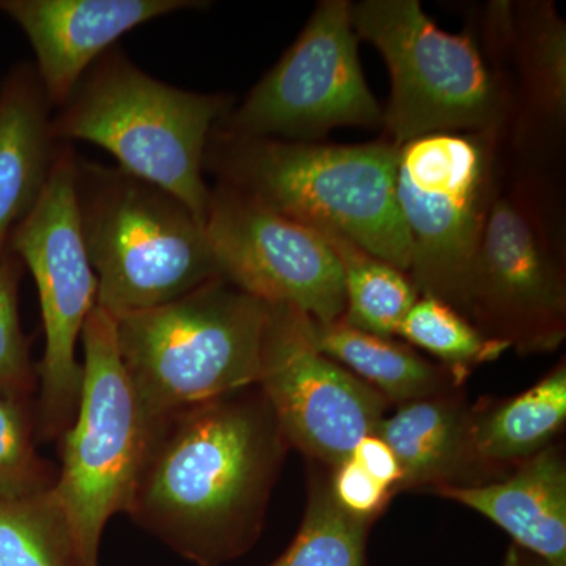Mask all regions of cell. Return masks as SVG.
<instances>
[{
    "instance_id": "1",
    "label": "cell",
    "mask_w": 566,
    "mask_h": 566,
    "mask_svg": "<svg viewBox=\"0 0 566 566\" xmlns=\"http://www.w3.org/2000/svg\"><path fill=\"white\" fill-rule=\"evenodd\" d=\"M290 444L251 386L151 424L126 515L197 566L244 556L262 535Z\"/></svg>"
},
{
    "instance_id": "2",
    "label": "cell",
    "mask_w": 566,
    "mask_h": 566,
    "mask_svg": "<svg viewBox=\"0 0 566 566\" xmlns=\"http://www.w3.org/2000/svg\"><path fill=\"white\" fill-rule=\"evenodd\" d=\"M397 159L390 142L318 145L212 129L205 170L263 207L408 273L412 245L397 202Z\"/></svg>"
},
{
    "instance_id": "3",
    "label": "cell",
    "mask_w": 566,
    "mask_h": 566,
    "mask_svg": "<svg viewBox=\"0 0 566 566\" xmlns=\"http://www.w3.org/2000/svg\"><path fill=\"white\" fill-rule=\"evenodd\" d=\"M230 104L229 96L156 80L114 46L52 115V133L66 144L98 145L122 170L172 193L205 223L211 193L203 178L205 153Z\"/></svg>"
},
{
    "instance_id": "4",
    "label": "cell",
    "mask_w": 566,
    "mask_h": 566,
    "mask_svg": "<svg viewBox=\"0 0 566 566\" xmlns=\"http://www.w3.org/2000/svg\"><path fill=\"white\" fill-rule=\"evenodd\" d=\"M74 189L96 305L114 318L222 279L205 223L172 193L80 156Z\"/></svg>"
},
{
    "instance_id": "5",
    "label": "cell",
    "mask_w": 566,
    "mask_h": 566,
    "mask_svg": "<svg viewBox=\"0 0 566 566\" xmlns=\"http://www.w3.org/2000/svg\"><path fill=\"white\" fill-rule=\"evenodd\" d=\"M270 304L223 279L115 316L123 367L150 424L259 381Z\"/></svg>"
},
{
    "instance_id": "6",
    "label": "cell",
    "mask_w": 566,
    "mask_h": 566,
    "mask_svg": "<svg viewBox=\"0 0 566 566\" xmlns=\"http://www.w3.org/2000/svg\"><path fill=\"white\" fill-rule=\"evenodd\" d=\"M80 406L61 436L54 495L71 543L73 566H99L104 528L128 512L151 424L123 367L114 316L95 305L81 335Z\"/></svg>"
},
{
    "instance_id": "7",
    "label": "cell",
    "mask_w": 566,
    "mask_h": 566,
    "mask_svg": "<svg viewBox=\"0 0 566 566\" xmlns=\"http://www.w3.org/2000/svg\"><path fill=\"white\" fill-rule=\"evenodd\" d=\"M352 20L357 39L374 44L389 69L382 126L390 144L441 133L497 136L510 96L471 32L442 31L417 0H364Z\"/></svg>"
},
{
    "instance_id": "8",
    "label": "cell",
    "mask_w": 566,
    "mask_h": 566,
    "mask_svg": "<svg viewBox=\"0 0 566 566\" xmlns=\"http://www.w3.org/2000/svg\"><path fill=\"white\" fill-rule=\"evenodd\" d=\"M76 151L61 142L39 202L10 237L9 252L31 271L43 318L36 436L61 439L80 406L82 363L77 345L98 297L77 212Z\"/></svg>"
},
{
    "instance_id": "9",
    "label": "cell",
    "mask_w": 566,
    "mask_h": 566,
    "mask_svg": "<svg viewBox=\"0 0 566 566\" xmlns=\"http://www.w3.org/2000/svg\"><path fill=\"white\" fill-rule=\"evenodd\" d=\"M493 136L441 133L398 147L397 202L409 238L408 274L420 296L463 314L494 197Z\"/></svg>"
},
{
    "instance_id": "10",
    "label": "cell",
    "mask_w": 566,
    "mask_h": 566,
    "mask_svg": "<svg viewBox=\"0 0 566 566\" xmlns=\"http://www.w3.org/2000/svg\"><path fill=\"white\" fill-rule=\"evenodd\" d=\"M352 2L323 0L293 46L214 132L230 137L312 142L338 126H382L365 81Z\"/></svg>"
},
{
    "instance_id": "11",
    "label": "cell",
    "mask_w": 566,
    "mask_h": 566,
    "mask_svg": "<svg viewBox=\"0 0 566 566\" xmlns=\"http://www.w3.org/2000/svg\"><path fill=\"white\" fill-rule=\"evenodd\" d=\"M527 188L494 193L476 249L463 315L521 354L551 353L566 334L560 248Z\"/></svg>"
},
{
    "instance_id": "12",
    "label": "cell",
    "mask_w": 566,
    "mask_h": 566,
    "mask_svg": "<svg viewBox=\"0 0 566 566\" xmlns=\"http://www.w3.org/2000/svg\"><path fill=\"white\" fill-rule=\"evenodd\" d=\"M256 386L290 447L327 469L348 460L392 406L318 352L307 315L289 305L270 304Z\"/></svg>"
},
{
    "instance_id": "13",
    "label": "cell",
    "mask_w": 566,
    "mask_h": 566,
    "mask_svg": "<svg viewBox=\"0 0 566 566\" xmlns=\"http://www.w3.org/2000/svg\"><path fill=\"white\" fill-rule=\"evenodd\" d=\"M205 233L223 281L315 322L340 319L344 275L322 234L229 186L211 188Z\"/></svg>"
},
{
    "instance_id": "14",
    "label": "cell",
    "mask_w": 566,
    "mask_h": 566,
    "mask_svg": "<svg viewBox=\"0 0 566 566\" xmlns=\"http://www.w3.org/2000/svg\"><path fill=\"white\" fill-rule=\"evenodd\" d=\"M207 6L193 0H0V13L28 36L41 87L57 111L125 33L156 18Z\"/></svg>"
},
{
    "instance_id": "15",
    "label": "cell",
    "mask_w": 566,
    "mask_h": 566,
    "mask_svg": "<svg viewBox=\"0 0 566 566\" xmlns=\"http://www.w3.org/2000/svg\"><path fill=\"white\" fill-rule=\"evenodd\" d=\"M436 494L493 521L513 545L566 566V460L557 442L494 482L447 486Z\"/></svg>"
},
{
    "instance_id": "16",
    "label": "cell",
    "mask_w": 566,
    "mask_h": 566,
    "mask_svg": "<svg viewBox=\"0 0 566 566\" xmlns=\"http://www.w3.org/2000/svg\"><path fill=\"white\" fill-rule=\"evenodd\" d=\"M471 415L460 389H452L408 401L385 416L374 434L400 463V493L491 482L472 449Z\"/></svg>"
},
{
    "instance_id": "17",
    "label": "cell",
    "mask_w": 566,
    "mask_h": 566,
    "mask_svg": "<svg viewBox=\"0 0 566 566\" xmlns=\"http://www.w3.org/2000/svg\"><path fill=\"white\" fill-rule=\"evenodd\" d=\"M52 111L33 63H18L0 82V260L50 178L61 144Z\"/></svg>"
},
{
    "instance_id": "18",
    "label": "cell",
    "mask_w": 566,
    "mask_h": 566,
    "mask_svg": "<svg viewBox=\"0 0 566 566\" xmlns=\"http://www.w3.org/2000/svg\"><path fill=\"white\" fill-rule=\"evenodd\" d=\"M565 422L566 365L562 363L524 392L472 408V449L494 482L554 444Z\"/></svg>"
},
{
    "instance_id": "19",
    "label": "cell",
    "mask_w": 566,
    "mask_h": 566,
    "mask_svg": "<svg viewBox=\"0 0 566 566\" xmlns=\"http://www.w3.org/2000/svg\"><path fill=\"white\" fill-rule=\"evenodd\" d=\"M307 327L318 352L374 387L390 405L460 389L444 367L394 337L365 333L342 318L322 323L307 316Z\"/></svg>"
},
{
    "instance_id": "20",
    "label": "cell",
    "mask_w": 566,
    "mask_h": 566,
    "mask_svg": "<svg viewBox=\"0 0 566 566\" xmlns=\"http://www.w3.org/2000/svg\"><path fill=\"white\" fill-rule=\"evenodd\" d=\"M333 248L344 275L345 312L342 319L365 333L394 337L419 300L405 271L376 259L337 234L319 233Z\"/></svg>"
},
{
    "instance_id": "21",
    "label": "cell",
    "mask_w": 566,
    "mask_h": 566,
    "mask_svg": "<svg viewBox=\"0 0 566 566\" xmlns=\"http://www.w3.org/2000/svg\"><path fill=\"white\" fill-rule=\"evenodd\" d=\"M374 524L342 510L331 490V469L308 461L303 523L285 553L268 566H365Z\"/></svg>"
},
{
    "instance_id": "22",
    "label": "cell",
    "mask_w": 566,
    "mask_h": 566,
    "mask_svg": "<svg viewBox=\"0 0 566 566\" xmlns=\"http://www.w3.org/2000/svg\"><path fill=\"white\" fill-rule=\"evenodd\" d=\"M398 337L438 360L458 387L476 367L497 360L509 345L480 333L461 312L438 297L419 296L398 326Z\"/></svg>"
},
{
    "instance_id": "23",
    "label": "cell",
    "mask_w": 566,
    "mask_h": 566,
    "mask_svg": "<svg viewBox=\"0 0 566 566\" xmlns=\"http://www.w3.org/2000/svg\"><path fill=\"white\" fill-rule=\"evenodd\" d=\"M524 17L510 20V41L517 46L531 109L560 122L566 111L565 22L547 3H531Z\"/></svg>"
},
{
    "instance_id": "24",
    "label": "cell",
    "mask_w": 566,
    "mask_h": 566,
    "mask_svg": "<svg viewBox=\"0 0 566 566\" xmlns=\"http://www.w3.org/2000/svg\"><path fill=\"white\" fill-rule=\"evenodd\" d=\"M0 566H73L69 531L51 490L0 501Z\"/></svg>"
},
{
    "instance_id": "25",
    "label": "cell",
    "mask_w": 566,
    "mask_h": 566,
    "mask_svg": "<svg viewBox=\"0 0 566 566\" xmlns=\"http://www.w3.org/2000/svg\"><path fill=\"white\" fill-rule=\"evenodd\" d=\"M36 423L25 401L0 397V501L51 490L55 472L36 452Z\"/></svg>"
},
{
    "instance_id": "26",
    "label": "cell",
    "mask_w": 566,
    "mask_h": 566,
    "mask_svg": "<svg viewBox=\"0 0 566 566\" xmlns=\"http://www.w3.org/2000/svg\"><path fill=\"white\" fill-rule=\"evenodd\" d=\"M22 273L24 264L14 253L0 260V397L25 401L36 376L18 307Z\"/></svg>"
},
{
    "instance_id": "27",
    "label": "cell",
    "mask_w": 566,
    "mask_h": 566,
    "mask_svg": "<svg viewBox=\"0 0 566 566\" xmlns=\"http://www.w3.org/2000/svg\"><path fill=\"white\" fill-rule=\"evenodd\" d=\"M331 490L335 502L348 515L371 523L386 512L394 497L392 491L382 486L352 457L331 469Z\"/></svg>"
},
{
    "instance_id": "28",
    "label": "cell",
    "mask_w": 566,
    "mask_h": 566,
    "mask_svg": "<svg viewBox=\"0 0 566 566\" xmlns=\"http://www.w3.org/2000/svg\"><path fill=\"white\" fill-rule=\"evenodd\" d=\"M352 458L382 486L392 491L394 495L400 493L403 472L392 449L379 436L370 434L364 438L354 449Z\"/></svg>"
},
{
    "instance_id": "29",
    "label": "cell",
    "mask_w": 566,
    "mask_h": 566,
    "mask_svg": "<svg viewBox=\"0 0 566 566\" xmlns=\"http://www.w3.org/2000/svg\"><path fill=\"white\" fill-rule=\"evenodd\" d=\"M504 566H556L545 558L535 556V554L528 553L523 547L516 545H510L506 549Z\"/></svg>"
}]
</instances>
